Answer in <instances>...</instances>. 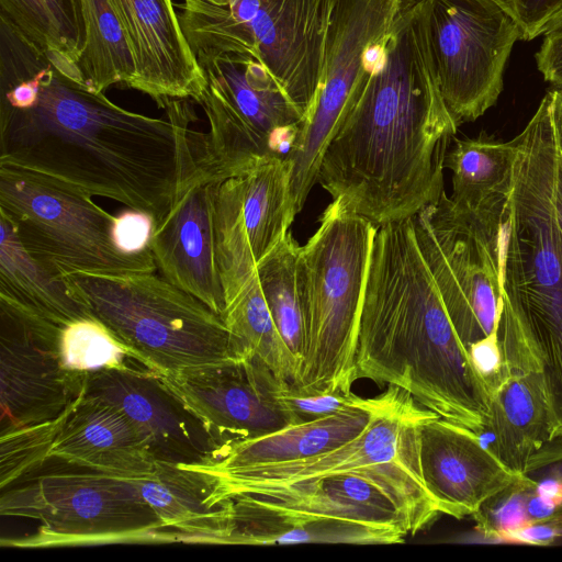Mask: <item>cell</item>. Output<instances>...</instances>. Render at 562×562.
Here are the masks:
<instances>
[{"mask_svg":"<svg viewBox=\"0 0 562 562\" xmlns=\"http://www.w3.org/2000/svg\"><path fill=\"white\" fill-rule=\"evenodd\" d=\"M167 119L128 111L0 20V164L29 169L159 223L203 153L189 99Z\"/></svg>","mask_w":562,"mask_h":562,"instance_id":"6da1fadb","label":"cell"},{"mask_svg":"<svg viewBox=\"0 0 562 562\" xmlns=\"http://www.w3.org/2000/svg\"><path fill=\"white\" fill-rule=\"evenodd\" d=\"M458 127L439 90L418 0H406L371 47L317 183L376 226L412 217L445 192V159Z\"/></svg>","mask_w":562,"mask_h":562,"instance_id":"7a4b0ae2","label":"cell"},{"mask_svg":"<svg viewBox=\"0 0 562 562\" xmlns=\"http://www.w3.org/2000/svg\"><path fill=\"white\" fill-rule=\"evenodd\" d=\"M355 379L395 385L481 434L490 394L419 250L412 217L378 227L361 310Z\"/></svg>","mask_w":562,"mask_h":562,"instance_id":"3957f363","label":"cell"},{"mask_svg":"<svg viewBox=\"0 0 562 562\" xmlns=\"http://www.w3.org/2000/svg\"><path fill=\"white\" fill-rule=\"evenodd\" d=\"M74 296L137 362L176 375L244 360L251 355L222 316L154 272L63 277Z\"/></svg>","mask_w":562,"mask_h":562,"instance_id":"277c9868","label":"cell"},{"mask_svg":"<svg viewBox=\"0 0 562 562\" xmlns=\"http://www.w3.org/2000/svg\"><path fill=\"white\" fill-rule=\"evenodd\" d=\"M378 227L333 200L297 260L305 351L296 381L303 393L351 392L362 303Z\"/></svg>","mask_w":562,"mask_h":562,"instance_id":"5b68a950","label":"cell"},{"mask_svg":"<svg viewBox=\"0 0 562 562\" xmlns=\"http://www.w3.org/2000/svg\"><path fill=\"white\" fill-rule=\"evenodd\" d=\"M336 0H183L179 22L194 55L249 54L276 77L304 116L323 75Z\"/></svg>","mask_w":562,"mask_h":562,"instance_id":"8992f818","label":"cell"},{"mask_svg":"<svg viewBox=\"0 0 562 562\" xmlns=\"http://www.w3.org/2000/svg\"><path fill=\"white\" fill-rule=\"evenodd\" d=\"M23 483L2 490V516L37 520L27 538L2 546L47 548L131 542H169L162 526L134 479L121 477L58 460Z\"/></svg>","mask_w":562,"mask_h":562,"instance_id":"52a82bcc","label":"cell"},{"mask_svg":"<svg viewBox=\"0 0 562 562\" xmlns=\"http://www.w3.org/2000/svg\"><path fill=\"white\" fill-rule=\"evenodd\" d=\"M0 215L25 250L58 278L76 272H155L150 249L128 255L114 238L116 216L63 181L0 164Z\"/></svg>","mask_w":562,"mask_h":562,"instance_id":"ba28073f","label":"cell"},{"mask_svg":"<svg viewBox=\"0 0 562 562\" xmlns=\"http://www.w3.org/2000/svg\"><path fill=\"white\" fill-rule=\"evenodd\" d=\"M206 87L199 103L209 122L204 158L223 180L261 161L286 158L303 115L268 68L243 53L195 54Z\"/></svg>","mask_w":562,"mask_h":562,"instance_id":"9c48e42d","label":"cell"},{"mask_svg":"<svg viewBox=\"0 0 562 562\" xmlns=\"http://www.w3.org/2000/svg\"><path fill=\"white\" fill-rule=\"evenodd\" d=\"M412 221L450 321L469 350L493 331L497 321L504 218L464 213L443 192Z\"/></svg>","mask_w":562,"mask_h":562,"instance_id":"30bf717a","label":"cell"},{"mask_svg":"<svg viewBox=\"0 0 562 562\" xmlns=\"http://www.w3.org/2000/svg\"><path fill=\"white\" fill-rule=\"evenodd\" d=\"M445 104L460 126L497 102L513 47L522 33L494 0H418Z\"/></svg>","mask_w":562,"mask_h":562,"instance_id":"8fae6325","label":"cell"},{"mask_svg":"<svg viewBox=\"0 0 562 562\" xmlns=\"http://www.w3.org/2000/svg\"><path fill=\"white\" fill-rule=\"evenodd\" d=\"M406 0H336L327 32L323 75L286 160L296 215L317 183L326 147L369 67L371 47L391 30Z\"/></svg>","mask_w":562,"mask_h":562,"instance_id":"7c38bea8","label":"cell"},{"mask_svg":"<svg viewBox=\"0 0 562 562\" xmlns=\"http://www.w3.org/2000/svg\"><path fill=\"white\" fill-rule=\"evenodd\" d=\"M243 494L279 507L393 528L408 536L441 514L424 484L418 457Z\"/></svg>","mask_w":562,"mask_h":562,"instance_id":"4fadbf2b","label":"cell"},{"mask_svg":"<svg viewBox=\"0 0 562 562\" xmlns=\"http://www.w3.org/2000/svg\"><path fill=\"white\" fill-rule=\"evenodd\" d=\"M290 173L285 158H272L214 184L213 224L225 306L289 233L295 217Z\"/></svg>","mask_w":562,"mask_h":562,"instance_id":"5bb4252c","label":"cell"},{"mask_svg":"<svg viewBox=\"0 0 562 562\" xmlns=\"http://www.w3.org/2000/svg\"><path fill=\"white\" fill-rule=\"evenodd\" d=\"M63 327L0 297V431L61 415L88 374L63 362Z\"/></svg>","mask_w":562,"mask_h":562,"instance_id":"9a60e30c","label":"cell"},{"mask_svg":"<svg viewBox=\"0 0 562 562\" xmlns=\"http://www.w3.org/2000/svg\"><path fill=\"white\" fill-rule=\"evenodd\" d=\"M158 375L202 423L220 446L221 456L232 443L295 424L282 398L290 383L256 356L181 374Z\"/></svg>","mask_w":562,"mask_h":562,"instance_id":"2e32d148","label":"cell"},{"mask_svg":"<svg viewBox=\"0 0 562 562\" xmlns=\"http://www.w3.org/2000/svg\"><path fill=\"white\" fill-rule=\"evenodd\" d=\"M437 414L394 385L385 406L356 438L306 459L210 474L218 499L418 457V427Z\"/></svg>","mask_w":562,"mask_h":562,"instance_id":"e0dca14e","label":"cell"},{"mask_svg":"<svg viewBox=\"0 0 562 562\" xmlns=\"http://www.w3.org/2000/svg\"><path fill=\"white\" fill-rule=\"evenodd\" d=\"M498 339L506 378L491 396L483 430L487 446L508 468L522 473L529 458L550 440V411L540 358L515 303L501 293Z\"/></svg>","mask_w":562,"mask_h":562,"instance_id":"ac0fdd59","label":"cell"},{"mask_svg":"<svg viewBox=\"0 0 562 562\" xmlns=\"http://www.w3.org/2000/svg\"><path fill=\"white\" fill-rule=\"evenodd\" d=\"M85 394L123 412L138 428L157 461L205 465L221 457L220 446L182 401L143 364L130 362L89 373Z\"/></svg>","mask_w":562,"mask_h":562,"instance_id":"d6986e66","label":"cell"},{"mask_svg":"<svg viewBox=\"0 0 562 562\" xmlns=\"http://www.w3.org/2000/svg\"><path fill=\"white\" fill-rule=\"evenodd\" d=\"M418 463L439 512L461 519L524 474L508 468L471 429L436 415L418 427Z\"/></svg>","mask_w":562,"mask_h":562,"instance_id":"ffe728a7","label":"cell"},{"mask_svg":"<svg viewBox=\"0 0 562 562\" xmlns=\"http://www.w3.org/2000/svg\"><path fill=\"white\" fill-rule=\"evenodd\" d=\"M215 182L209 170L199 164L168 213L154 225L149 247L166 280L222 315L225 297L213 224Z\"/></svg>","mask_w":562,"mask_h":562,"instance_id":"44dd1931","label":"cell"},{"mask_svg":"<svg viewBox=\"0 0 562 562\" xmlns=\"http://www.w3.org/2000/svg\"><path fill=\"white\" fill-rule=\"evenodd\" d=\"M136 64L131 89L159 108L172 99L199 101L207 82L172 0H111Z\"/></svg>","mask_w":562,"mask_h":562,"instance_id":"7402d4cb","label":"cell"},{"mask_svg":"<svg viewBox=\"0 0 562 562\" xmlns=\"http://www.w3.org/2000/svg\"><path fill=\"white\" fill-rule=\"evenodd\" d=\"M49 459L137 480L151 476L157 464L145 437L130 418L83 391L74 402Z\"/></svg>","mask_w":562,"mask_h":562,"instance_id":"603a6c76","label":"cell"},{"mask_svg":"<svg viewBox=\"0 0 562 562\" xmlns=\"http://www.w3.org/2000/svg\"><path fill=\"white\" fill-rule=\"evenodd\" d=\"M393 389L394 385H389L374 397L357 396L351 404L330 416L288 425L270 434L232 443L213 463L186 467L214 475L327 452L359 436L389 402Z\"/></svg>","mask_w":562,"mask_h":562,"instance_id":"cb8c5ba5","label":"cell"},{"mask_svg":"<svg viewBox=\"0 0 562 562\" xmlns=\"http://www.w3.org/2000/svg\"><path fill=\"white\" fill-rule=\"evenodd\" d=\"M228 498L224 544L403 542L407 533L386 527L306 514L272 505L250 494Z\"/></svg>","mask_w":562,"mask_h":562,"instance_id":"d4e9b609","label":"cell"},{"mask_svg":"<svg viewBox=\"0 0 562 562\" xmlns=\"http://www.w3.org/2000/svg\"><path fill=\"white\" fill-rule=\"evenodd\" d=\"M134 481L176 541L224 544L228 498H217L212 475L157 461L151 476Z\"/></svg>","mask_w":562,"mask_h":562,"instance_id":"484cf974","label":"cell"},{"mask_svg":"<svg viewBox=\"0 0 562 562\" xmlns=\"http://www.w3.org/2000/svg\"><path fill=\"white\" fill-rule=\"evenodd\" d=\"M513 166L512 140L485 133L454 139L445 159V168L452 175V204L477 217L503 218L513 186Z\"/></svg>","mask_w":562,"mask_h":562,"instance_id":"4316f807","label":"cell"},{"mask_svg":"<svg viewBox=\"0 0 562 562\" xmlns=\"http://www.w3.org/2000/svg\"><path fill=\"white\" fill-rule=\"evenodd\" d=\"M0 297L65 327L91 317L58 278L23 247L11 223L0 215Z\"/></svg>","mask_w":562,"mask_h":562,"instance_id":"83f0119b","label":"cell"},{"mask_svg":"<svg viewBox=\"0 0 562 562\" xmlns=\"http://www.w3.org/2000/svg\"><path fill=\"white\" fill-rule=\"evenodd\" d=\"M0 20L80 77L77 64L86 33L79 0H0Z\"/></svg>","mask_w":562,"mask_h":562,"instance_id":"f1b7e54d","label":"cell"},{"mask_svg":"<svg viewBox=\"0 0 562 562\" xmlns=\"http://www.w3.org/2000/svg\"><path fill=\"white\" fill-rule=\"evenodd\" d=\"M85 46L77 69L85 85L103 92L116 83L131 88L136 64L111 0H79Z\"/></svg>","mask_w":562,"mask_h":562,"instance_id":"f546056e","label":"cell"},{"mask_svg":"<svg viewBox=\"0 0 562 562\" xmlns=\"http://www.w3.org/2000/svg\"><path fill=\"white\" fill-rule=\"evenodd\" d=\"M301 246L289 232L256 267L273 322L300 367L305 351V321L297 260Z\"/></svg>","mask_w":562,"mask_h":562,"instance_id":"4dcf8cb0","label":"cell"},{"mask_svg":"<svg viewBox=\"0 0 562 562\" xmlns=\"http://www.w3.org/2000/svg\"><path fill=\"white\" fill-rule=\"evenodd\" d=\"M221 316L251 356L265 361L280 379L290 384L296 381L300 363L273 322L256 274Z\"/></svg>","mask_w":562,"mask_h":562,"instance_id":"1f68e13d","label":"cell"},{"mask_svg":"<svg viewBox=\"0 0 562 562\" xmlns=\"http://www.w3.org/2000/svg\"><path fill=\"white\" fill-rule=\"evenodd\" d=\"M72 404L54 419L0 431L1 490L25 479L50 460L49 452Z\"/></svg>","mask_w":562,"mask_h":562,"instance_id":"d6a6232c","label":"cell"},{"mask_svg":"<svg viewBox=\"0 0 562 562\" xmlns=\"http://www.w3.org/2000/svg\"><path fill=\"white\" fill-rule=\"evenodd\" d=\"M59 350L66 368L83 374L135 360L133 352L92 317L63 327Z\"/></svg>","mask_w":562,"mask_h":562,"instance_id":"836d02e7","label":"cell"},{"mask_svg":"<svg viewBox=\"0 0 562 562\" xmlns=\"http://www.w3.org/2000/svg\"><path fill=\"white\" fill-rule=\"evenodd\" d=\"M533 480L525 474L515 483L490 497L472 515L476 529L486 538L502 541L510 532L529 525L526 498Z\"/></svg>","mask_w":562,"mask_h":562,"instance_id":"e575fe53","label":"cell"},{"mask_svg":"<svg viewBox=\"0 0 562 562\" xmlns=\"http://www.w3.org/2000/svg\"><path fill=\"white\" fill-rule=\"evenodd\" d=\"M357 396L352 392L342 391L303 393L291 384L282 392V398L295 424L330 416L351 404Z\"/></svg>","mask_w":562,"mask_h":562,"instance_id":"d590c367","label":"cell"},{"mask_svg":"<svg viewBox=\"0 0 562 562\" xmlns=\"http://www.w3.org/2000/svg\"><path fill=\"white\" fill-rule=\"evenodd\" d=\"M518 24L521 41L542 35L546 26L562 10V0H494Z\"/></svg>","mask_w":562,"mask_h":562,"instance_id":"8d00e7d4","label":"cell"},{"mask_svg":"<svg viewBox=\"0 0 562 562\" xmlns=\"http://www.w3.org/2000/svg\"><path fill=\"white\" fill-rule=\"evenodd\" d=\"M468 352L474 369L486 385L491 401V396L506 378V368L498 339V315L493 331L471 345Z\"/></svg>","mask_w":562,"mask_h":562,"instance_id":"74e56055","label":"cell"},{"mask_svg":"<svg viewBox=\"0 0 562 562\" xmlns=\"http://www.w3.org/2000/svg\"><path fill=\"white\" fill-rule=\"evenodd\" d=\"M154 220L148 214L128 209L116 216L114 238L125 254L137 255L150 249Z\"/></svg>","mask_w":562,"mask_h":562,"instance_id":"f35d334b","label":"cell"},{"mask_svg":"<svg viewBox=\"0 0 562 562\" xmlns=\"http://www.w3.org/2000/svg\"><path fill=\"white\" fill-rule=\"evenodd\" d=\"M542 37L535 55L537 68L551 87H562V10L548 23Z\"/></svg>","mask_w":562,"mask_h":562,"instance_id":"ab89813d","label":"cell"},{"mask_svg":"<svg viewBox=\"0 0 562 562\" xmlns=\"http://www.w3.org/2000/svg\"><path fill=\"white\" fill-rule=\"evenodd\" d=\"M522 474L533 481L551 477L562 482V436L544 442L529 458Z\"/></svg>","mask_w":562,"mask_h":562,"instance_id":"60d3db41","label":"cell"},{"mask_svg":"<svg viewBox=\"0 0 562 562\" xmlns=\"http://www.w3.org/2000/svg\"><path fill=\"white\" fill-rule=\"evenodd\" d=\"M560 146V145H559ZM555 211L559 225L562 229V150L560 148L557 164V176H555Z\"/></svg>","mask_w":562,"mask_h":562,"instance_id":"b9f144b4","label":"cell"},{"mask_svg":"<svg viewBox=\"0 0 562 562\" xmlns=\"http://www.w3.org/2000/svg\"><path fill=\"white\" fill-rule=\"evenodd\" d=\"M207 1H211V2H214V3H217V4H221V3H223L225 0H207Z\"/></svg>","mask_w":562,"mask_h":562,"instance_id":"7bdbcfd3","label":"cell"}]
</instances>
